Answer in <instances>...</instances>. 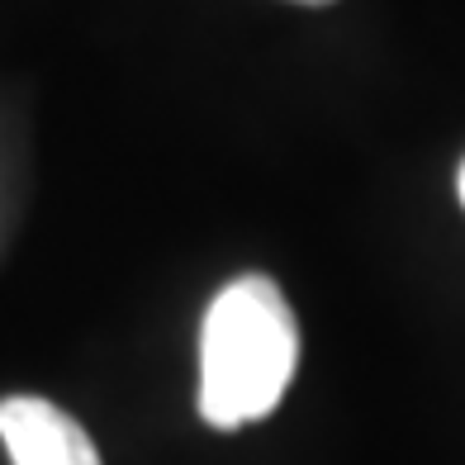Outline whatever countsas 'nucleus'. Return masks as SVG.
<instances>
[{"label": "nucleus", "instance_id": "f03ea898", "mask_svg": "<svg viewBox=\"0 0 465 465\" xmlns=\"http://www.w3.org/2000/svg\"><path fill=\"white\" fill-rule=\"evenodd\" d=\"M0 441L10 465H100V451L81 422L34 394L0 399Z\"/></svg>", "mask_w": 465, "mask_h": 465}, {"label": "nucleus", "instance_id": "f257e3e1", "mask_svg": "<svg viewBox=\"0 0 465 465\" xmlns=\"http://www.w3.org/2000/svg\"><path fill=\"white\" fill-rule=\"evenodd\" d=\"M300 366V328L271 276H238L204 309L200 328V418L242 428L276 413Z\"/></svg>", "mask_w": 465, "mask_h": 465}, {"label": "nucleus", "instance_id": "20e7f679", "mask_svg": "<svg viewBox=\"0 0 465 465\" xmlns=\"http://www.w3.org/2000/svg\"><path fill=\"white\" fill-rule=\"evenodd\" d=\"M300 5H328V0H300Z\"/></svg>", "mask_w": 465, "mask_h": 465}, {"label": "nucleus", "instance_id": "7ed1b4c3", "mask_svg": "<svg viewBox=\"0 0 465 465\" xmlns=\"http://www.w3.org/2000/svg\"><path fill=\"white\" fill-rule=\"evenodd\" d=\"M456 185H460V204H465V166H460V181Z\"/></svg>", "mask_w": 465, "mask_h": 465}]
</instances>
